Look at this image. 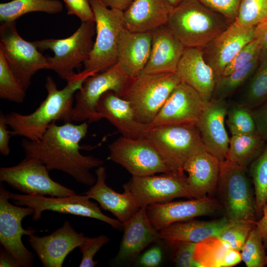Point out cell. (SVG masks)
<instances>
[{
    "mask_svg": "<svg viewBox=\"0 0 267 267\" xmlns=\"http://www.w3.org/2000/svg\"><path fill=\"white\" fill-rule=\"evenodd\" d=\"M260 56L229 75L222 76L217 79L212 99L225 100L237 89L247 82L258 66Z\"/></svg>",
    "mask_w": 267,
    "mask_h": 267,
    "instance_id": "cell-34",
    "label": "cell"
},
{
    "mask_svg": "<svg viewBox=\"0 0 267 267\" xmlns=\"http://www.w3.org/2000/svg\"><path fill=\"white\" fill-rule=\"evenodd\" d=\"M107 7L124 11L131 4L133 0H101Z\"/></svg>",
    "mask_w": 267,
    "mask_h": 267,
    "instance_id": "cell-52",
    "label": "cell"
},
{
    "mask_svg": "<svg viewBox=\"0 0 267 267\" xmlns=\"http://www.w3.org/2000/svg\"><path fill=\"white\" fill-rule=\"evenodd\" d=\"M65 3L68 15H75L81 22L95 21L89 0H62Z\"/></svg>",
    "mask_w": 267,
    "mask_h": 267,
    "instance_id": "cell-45",
    "label": "cell"
},
{
    "mask_svg": "<svg viewBox=\"0 0 267 267\" xmlns=\"http://www.w3.org/2000/svg\"><path fill=\"white\" fill-rule=\"evenodd\" d=\"M88 129L87 121L79 125L67 122L62 125L54 121L40 139H23L22 147L26 156L39 159L49 171H62L77 182L92 186L96 176L90 170L102 166L104 161L80 152V142L86 136Z\"/></svg>",
    "mask_w": 267,
    "mask_h": 267,
    "instance_id": "cell-1",
    "label": "cell"
},
{
    "mask_svg": "<svg viewBox=\"0 0 267 267\" xmlns=\"http://www.w3.org/2000/svg\"><path fill=\"white\" fill-rule=\"evenodd\" d=\"M215 192L224 217L229 221H256L255 198L245 168L226 161L221 162Z\"/></svg>",
    "mask_w": 267,
    "mask_h": 267,
    "instance_id": "cell-8",
    "label": "cell"
},
{
    "mask_svg": "<svg viewBox=\"0 0 267 267\" xmlns=\"http://www.w3.org/2000/svg\"><path fill=\"white\" fill-rule=\"evenodd\" d=\"M5 115L1 112L0 114V152L4 155L9 154L10 149L9 146V139L12 132L8 130Z\"/></svg>",
    "mask_w": 267,
    "mask_h": 267,
    "instance_id": "cell-48",
    "label": "cell"
},
{
    "mask_svg": "<svg viewBox=\"0 0 267 267\" xmlns=\"http://www.w3.org/2000/svg\"><path fill=\"white\" fill-rule=\"evenodd\" d=\"M89 2L94 15L96 36L83 70L99 73L117 62L119 39L124 28V11L109 8L101 0H89Z\"/></svg>",
    "mask_w": 267,
    "mask_h": 267,
    "instance_id": "cell-7",
    "label": "cell"
},
{
    "mask_svg": "<svg viewBox=\"0 0 267 267\" xmlns=\"http://www.w3.org/2000/svg\"><path fill=\"white\" fill-rule=\"evenodd\" d=\"M11 193L0 182V243L17 260L20 267H30L33 265L34 255L24 246L22 237L35 233L37 230L31 227L25 229L22 221L26 217L32 215L33 210L11 203L9 201Z\"/></svg>",
    "mask_w": 267,
    "mask_h": 267,
    "instance_id": "cell-14",
    "label": "cell"
},
{
    "mask_svg": "<svg viewBox=\"0 0 267 267\" xmlns=\"http://www.w3.org/2000/svg\"><path fill=\"white\" fill-rule=\"evenodd\" d=\"M255 27H244L234 22L202 49L205 61L214 72L216 81L238 52L255 39Z\"/></svg>",
    "mask_w": 267,
    "mask_h": 267,
    "instance_id": "cell-18",
    "label": "cell"
},
{
    "mask_svg": "<svg viewBox=\"0 0 267 267\" xmlns=\"http://www.w3.org/2000/svg\"><path fill=\"white\" fill-rule=\"evenodd\" d=\"M256 227L262 236L266 249H267V202L263 209L262 217L256 222Z\"/></svg>",
    "mask_w": 267,
    "mask_h": 267,
    "instance_id": "cell-50",
    "label": "cell"
},
{
    "mask_svg": "<svg viewBox=\"0 0 267 267\" xmlns=\"http://www.w3.org/2000/svg\"><path fill=\"white\" fill-rule=\"evenodd\" d=\"M95 21L82 22L70 37L62 39H45L32 42L38 50L49 49L53 56H47V69L55 71L67 82L75 75L74 69L89 58L94 42Z\"/></svg>",
    "mask_w": 267,
    "mask_h": 267,
    "instance_id": "cell-6",
    "label": "cell"
},
{
    "mask_svg": "<svg viewBox=\"0 0 267 267\" xmlns=\"http://www.w3.org/2000/svg\"><path fill=\"white\" fill-rule=\"evenodd\" d=\"M172 7L177 6L182 0H164Z\"/></svg>",
    "mask_w": 267,
    "mask_h": 267,
    "instance_id": "cell-53",
    "label": "cell"
},
{
    "mask_svg": "<svg viewBox=\"0 0 267 267\" xmlns=\"http://www.w3.org/2000/svg\"><path fill=\"white\" fill-rule=\"evenodd\" d=\"M40 160L26 156L18 164L0 168V182L24 194L64 197L76 194L72 189L53 180Z\"/></svg>",
    "mask_w": 267,
    "mask_h": 267,
    "instance_id": "cell-10",
    "label": "cell"
},
{
    "mask_svg": "<svg viewBox=\"0 0 267 267\" xmlns=\"http://www.w3.org/2000/svg\"><path fill=\"white\" fill-rule=\"evenodd\" d=\"M231 24L199 0H182L172 8L166 26L185 48L202 49Z\"/></svg>",
    "mask_w": 267,
    "mask_h": 267,
    "instance_id": "cell-3",
    "label": "cell"
},
{
    "mask_svg": "<svg viewBox=\"0 0 267 267\" xmlns=\"http://www.w3.org/2000/svg\"><path fill=\"white\" fill-rule=\"evenodd\" d=\"M266 144L257 133L232 135L225 161L246 168L262 153Z\"/></svg>",
    "mask_w": 267,
    "mask_h": 267,
    "instance_id": "cell-30",
    "label": "cell"
},
{
    "mask_svg": "<svg viewBox=\"0 0 267 267\" xmlns=\"http://www.w3.org/2000/svg\"><path fill=\"white\" fill-rule=\"evenodd\" d=\"M172 172H184L187 161L205 149L196 124L151 127L145 137Z\"/></svg>",
    "mask_w": 267,
    "mask_h": 267,
    "instance_id": "cell-4",
    "label": "cell"
},
{
    "mask_svg": "<svg viewBox=\"0 0 267 267\" xmlns=\"http://www.w3.org/2000/svg\"><path fill=\"white\" fill-rule=\"evenodd\" d=\"M172 7L164 0H133L124 11V28L134 32H148L166 25Z\"/></svg>",
    "mask_w": 267,
    "mask_h": 267,
    "instance_id": "cell-28",
    "label": "cell"
},
{
    "mask_svg": "<svg viewBox=\"0 0 267 267\" xmlns=\"http://www.w3.org/2000/svg\"><path fill=\"white\" fill-rule=\"evenodd\" d=\"M251 111L257 134L267 142V100Z\"/></svg>",
    "mask_w": 267,
    "mask_h": 267,
    "instance_id": "cell-46",
    "label": "cell"
},
{
    "mask_svg": "<svg viewBox=\"0 0 267 267\" xmlns=\"http://www.w3.org/2000/svg\"><path fill=\"white\" fill-rule=\"evenodd\" d=\"M25 92L0 51V97L21 103L25 98Z\"/></svg>",
    "mask_w": 267,
    "mask_h": 267,
    "instance_id": "cell-36",
    "label": "cell"
},
{
    "mask_svg": "<svg viewBox=\"0 0 267 267\" xmlns=\"http://www.w3.org/2000/svg\"><path fill=\"white\" fill-rule=\"evenodd\" d=\"M176 73L180 82L196 91L205 102L211 100L216 77L205 61L202 49L185 48Z\"/></svg>",
    "mask_w": 267,
    "mask_h": 267,
    "instance_id": "cell-24",
    "label": "cell"
},
{
    "mask_svg": "<svg viewBox=\"0 0 267 267\" xmlns=\"http://www.w3.org/2000/svg\"><path fill=\"white\" fill-rule=\"evenodd\" d=\"M96 181L84 193L96 201L100 207L111 212L122 223L128 221L140 209L131 194L114 191L106 182V169L100 166L95 170Z\"/></svg>",
    "mask_w": 267,
    "mask_h": 267,
    "instance_id": "cell-25",
    "label": "cell"
},
{
    "mask_svg": "<svg viewBox=\"0 0 267 267\" xmlns=\"http://www.w3.org/2000/svg\"><path fill=\"white\" fill-rule=\"evenodd\" d=\"M0 267H19L20 266L12 254L2 247L0 252Z\"/></svg>",
    "mask_w": 267,
    "mask_h": 267,
    "instance_id": "cell-51",
    "label": "cell"
},
{
    "mask_svg": "<svg viewBox=\"0 0 267 267\" xmlns=\"http://www.w3.org/2000/svg\"><path fill=\"white\" fill-rule=\"evenodd\" d=\"M256 222L249 220L231 222L217 237L230 248L240 252L250 231L256 226Z\"/></svg>",
    "mask_w": 267,
    "mask_h": 267,
    "instance_id": "cell-40",
    "label": "cell"
},
{
    "mask_svg": "<svg viewBox=\"0 0 267 267\" xmlns=\"http://www.w3.org/2000/svg\"><path fill=\"white\" fill-rule=\"evenodd\" d=\"M150 56L140 74L156 75L175 73L185 47L166 25L151 31Z\"/></svg>",
    "mask_w": 267,
    "mask_h": 267,
    "instance_id": "cell-23",
    "label": "cell"
},
{
    "mask_svg": "<svg viewBox=\"0 0 267 267\" xmlns=\"http://www.w3.org/2000/svg\"><path fill=\"white\" fill-rule=\"evenodd\" d=\"M262 236L256 226L251 230L241 250V256L247 267H264L267 265Z\"/></svg>",
    "mask_w": 267,
    "mask_h": 267,
    "instance_id": "cell-38",
    "label": "cell"
},
{
    "mask_svg": "<svg viewBox=\"0 0 267 267\" xmlns=\"http://www.w3.org/2000/svg\"><path fill=\"white\" fill-rule=\"evenodd\" d=\"M96 110L101 119H107L123 136L145 138L150 129L149 125L137 121L130 102L112 91L101 96Z\"/></svg>",
    "mask_w": 267,
    "mask_h": 267,
    "instance_id": "cell-22",
    "label": "cell"
},
{
    "mask_svg": "<svg viewBox=\"0 0 267 267\" xmlns=\"http://www.w3.org/2000/svg\"><path fill=\"white\" fill-rule=\"evenodd\" d=\"M148 218L157 230L175 222L209 215L222 209L217 200L208 196L179 201H168L146 207Z\"/></svg>",
    "mask_w": 267,
    "mask_h": 267,
    "instance_id": "cell-19",
    "label": "cell"
},
{
    "mask_svg": "<svg viewBox=\"0 0 267 267\" xmlns=\"http://www.w3.org/2000/svg\"><path fill=\"white\" fill-rule=\"evenodd\" d=\"M30 245L44 267H61L67 256L86 239L82 232H78L69 221L51 234L39 236H29Z\"/></svg>",
    "mask_w": 267,
    "mask_h": 267,
    "instance_id": "cell-17",
    "label": "cell"
},
{
    "mask_svg": "<svg viewBox=\"0 0 267 267\" xmlns=\"http://www.w3.org/2000/svg\"><path fill=\"white\" fill-rule=\"evenodd\" d=\"M180 82L176 72L140 74L130 78L120 97L130 102L137 121L150 125Z\"/></svg>",
    "mask_w": 267,
    "mask_h": 267,
    "instance_id": "cell-5",
    "label": "cell"
},
{
    "mask_svg": "<svg viewBox=\"0 0 267 267\" xmlns=\"http://www.w3.org/2000/svg\"><path fill=\"white\" fill-rule=\"evenodd\" d=\"M152 44L151 32L122 30L117 49V63L132 78L140 75L149 59Z\"/></svg>",
    "mask_w": 267,
    "mask_h": 267,
    "instance_id": "cell-26",
    "label": "cell"
},
{
    "mask_svg": "<svg viewBox=\"0 0 267 267\" xmlns=\"http://www.w3.org/2000/svg\"><path fill=\"white\" fill-rule=\"evenodd\" d=\"M10 199L19 206H27L33 210L32 219L38 221L45 211L95 219L109 224L116 229L123 228L117 219L104 214L100 206L90 200L87 195L74 194L64 197H46L11 193Z\"/></svg>",
    "mask_w": 267,
    "mask_h": 267,
    "instance_id": "cell-12",
    "label": "cell"
},
{
    "mask_svg": "<svg viewBox=\"0 0 267 267\" xmlns=\"http://www.w3.org/2000/svg\"><path fill=\"white\" fill-rule=\"evenodd\" d=\"M123 187L124 190L131 194L140 208L152 204L171 201L176 198L191 199L187 176L184 172L132 176Z\"/></svg>",
    "mask_w": 267,
    "mask_h": 267,
    "instance_id": "cell-13",
    "label": "cell"
},
{
    "mask_svg": "<svg viewBox=\"0 0 267 267\" xmlns=\"http://www.w3.org/2000/svg\"><path fill=\"white\" fill-rule=\"evenodd\" d=\"M230 248L217 236L208 238L196 244L194 259L198 267H226Z\"/></svg>",
    "mask_w": 267,
    "mask_h": 267,
    "instance_id": "cell-33",
    "label": "cell"
},
{
    "mask_svg": "<svg viewBox=\"0 0 267 267\" xmlns=\"http://www.w3.org/2000/svg\"><path fill=\"white\" fill-rule=\"evenodd\" d=\"M221 162L206 149L192 156L183 170L191 198H199L215 192L218 181Z\"/></svg>",
    "mask_w": 267,
    "mask_h": 267,
    "instance_id": "cell-27",
    "label": "cell"
},
{
    "mask_svg": "<svg viewBox=\"0 0 267 267\" xmlns=\"http://www.w3.org/2000/svg\"><path fill=\"white\" fill-rule=\"evenodd\" d=\"M205 103L196 91L180 82L171 92L149 127L167 125L196 124Z\"/></svg>",
    "mask_w": 267,
    "mask_h": 267,
    "instance_id": "cell-16",
    "label": "cell"
},
{
    "mask_svg": "<svg viewBox=\"0 0 267 267\" xmlns=\"http://www.w3.org/2000/svg\"><path fill=\"white\" fill-rule=\"evenodd\" d=\"M250 171L254 186L256 214L260 215L267 202V142L262 153L252 163Z\"/></svg>",
    "mask_w": 267,
    "mask_h": 267,
    "instance_id": "cell-35",
    "label": "cell"
},
{
    "mask_svg": "<svg viewBox=\"0 0 267 267\" xmlns=\"http://www.w3.org/2000/svg\"><path fill=\"white\" fill-rule=\"evenodd\" d=\"M197 243L190 242H178L171 245L173 259L175 265L179 267H198L194 259Z\"/></svg>",
    "mask_w": 267,
    "mask_h": 267,
    "instance_id": "cell-43",
    "label": "cell"
},
{
    "mask_svg": "<svg viewBox=\"0 0 267 267\" xmlns=\"http://www.w3.org/2000/svg\"><path fill=\"white\" fill-rule=\"evenodd\" d=\"M97 73L83 70L76 75L62 89H59L54 80L47 77L45 88L47 94L33 113L22 115L12 112L5 115L12 135L22 136L31 140L40 139L53 122H72L74 95L82 87L87 78Z\"/></svg>",
    "mask_w": 267,
    "mask_h": 267,
    "instance_id": "cell-2",
    "label": "cell"
},
{
    "mask_svg": "<svg viewBox=\"0 0 267 267\" xmlns=\"http://www.w3.org/2000/svg\"><path fill=\"white\" fill-rule=\"evenodd\" d=\"M108 159L124 168L132 176L172 172L146 138L123 136L109 145Z\"/></svg>",
    "mask_w": 267,
    "mask_h": 267,
    "instance_id": "cell-15",
    "label": "cell"
},
{
    "mask_svg": "<svg viewBox=\"0 0 267 267\" xmlns=\"http://www.w3.org/2000/svg\"><path fill=\"white\" fill-rule=\"evenodd\" d=\"M267 100V54L261 53L260 62L248 81L238 103L253 109Z\"/></svg>",
    "mask_w": 267,
    "mask_h": 267,
    "instance_id": "cell-32",
    "label": "cell"
},
{
    "mask_svg": "<svg viewBox=\"0 0 267 267\" xmlns=\"http://www.w3.org/2000/svg\"><path fill=\"white\" fill-rule=\"evenodd\" d=\"M227 109L225 100L211 99L196 124L206 150L220 162L225 160L229 144L225 127Z\"/></svg>",
    "mask_w": 267,
    "mask_h": 267,
    "instance_id": "cell-20",
    "label": "cell"
},
{
    "mask_svg": "<svg viewBox=\"0 0 267 267\" xmlns=\"http://www.w3.org/2000/svg\"><path fill=\"white\" fill-rule=\"evenodd\" d=\"M267 19V0H242L235 21L244 27H256Z\"/></svg>",
    "mask_w": 267,
    "mask_h": 267,
    "instance_id": "cell-39",
    "label": "cell"
},
{
    "mask_svg": "<svg viewBox=\"0 0 267 267\" xmlns=\"http://www.w3.org/2000/svg\"><path fill=\"white\" fill-rule=\"evenodd\" d=\"M226 123L232 135L257 133L251 109L239 104L228 106Z\"/></svg>",
    "mask_w": 267,
    "mask_h": 267,
    "instance_id": "cell-37",
    "label": "cell"
},
{
    "mask_svg": "<svg viewBox=\"0 0 267 267\" xmlns=\"http://www.w3.org/2000/svg\"><path fill=\"white\" fill-rule=\"evenodd\" d=\"M262 46L260 41L255 39L245 45L235 55L223 71L222 76H226L242 68L260 56Z\"/></svg>",
    "mask_w": 267,
    "mask_h": 267,
    "instance_id": "cell-41",
    "label": "cell"
},
{
    "mask_svg": "<svg viewBox=\"0 0 267 267\" xmlns=\"http://www.w3.org/2000/svg\"><path fill=\"white\" fill-rule=\"evenodd\" d=\"M266 261H267V255Z\"/></svg>",
    "mask_w": 267,
    "mask_h": 267,
    "instance_id": "cell-54",
    "label": "cell"
},
{
    "mask_svg": "<svg viewBox=\"0 0 267 267\" xmlns=\"http://www.w3.org/2000/svg\"><path fill=\"white\" fill-rule=\"evenodd\" d=\"M62 9V3L58 0H13L0 4V21L12 22L29 12L55 14Z\"/></svg>",
    "mask_w": 267,
    "mask_h": 267,
    "instance_id": "cell-31",
    "label": "cell"
},
{
    "mask_svg": "<svg viewBox=\"0 0 267 267\" xmlns=\"http://www.w3.org/2000/svg\"><path fill=\"white\" fill-rule=\"evenodd\" d=\"M0 51L25 91L37 72L47 69V56L42 55L32 42L25 41L19 35L15 21L0 25Z\"/></svg>",
    "mask_w": 267,
    "mask_h": 267,
    "instance_id": "cell-9",
    "label": "cell"
},
{
    "mask_svg": "<svg viewBox=\"0 0 267 267\" xmlns=\"http://www.w3.org/2000/svg\"><path fill=\"white\" fill-rule=\"evenodd\" d=\"M231 222L224 216L212 221H199L194 219L171 224L159 230L160 240L168 245L178 242L199 243L219 234Z\"/></svg>",
    "mask_w": 267,
    "mask_h": 267,
    "instance_id": "cell-29",
    "label": "cell"
},
{
    "mask_svg": "<svg viewBox=\"0 0 267 267\" xmlns=\"http://www.w3.org/2000/svg\"><path fill=\"white\" fill-rule=\"evenodd\" d=\"M110 241V238L104 234L95 237H87L79 247L82 254L80 267H94L98 261L93 260L95 255Z\"/></svg>",
    "mask_w": 267,
    "mask_h": 267,
    "instance_id": "cell-42",
    "label": "cell"
},
{
    "mask_svg": "<svg viewBox=\"0 0 267 267\" xmlns=\"http://www.w3.org/2000/svg\"><path fill=\"white\" fill-rule=\"evenodd\" d=\"M99 73L87 78L76 92L72 121L89 123L101 119L96 110L101 96L112 91L120 96L131 78L117 62Z\"/></svg>",
    "mask_w": 267,
    "mask_h": 267,
    "instance_id": "cell-11",
    "label": "cell"
},
{
    "mask_svg": "<svg viewBox=\"0 0 267 267\" xmlns=\"http://www.w3.org/2000/svg\"><path fill=\"white\" fill-rule=\"evenodd\" d=\"M255 33L261 44V53L267 54V19L256 26Z\"/></svg>",
    "mask_w": 267,
    "mask_h": 267,
    "instance_id": "cell-49",
    "label": "cell"
},
{
    "mask_svg": "<svg viewBox=\"0 0 267 267\" xmlns=\"http://www.w3.org/2000/svg\"><path fill=\"white\" fill-rule=\"evenodd\" d=\"M212 10L222 15L231 23L235 22L242 0H199Z\"/></svg>",
    "mask_w": 267,
    "mask_h": 267,
    "instance_id": "cell-44",
    "label": "cell"
},
{
    "mask_svg": "<svg viewBox=\"0 0 267 267\" xmlns=\"http://www.w3.org/2000/svg\"><path fill=\"white\" fill-rule=\"evenodd\" d=\"M163 250L160 245L157 244L144 252L138 258L137 265L144 267H156L162 262Z\"/></svg>",
    "mask_w": 267,
    "mask_h": 267,
    "instance_id": "cell-47",
    "label": "cell"
},
{
    "mask_svg": "<svg viewBox=\"0 0 267 267\" xmlns=\"http://www.w3.org/2000/svg\"><path fill=\"white\" fill-rule=\"evenodd\" d=\"M122 224L124 234L114 259L117 265L133 262L148 245L160 240L159 231L151 223L146 208H140Z\"/></svg>",
    "mask_w": 267,
    "mask_h": 267,
    "instance_id": "cell-21",
    "label": "cell"
}]
</instances>
